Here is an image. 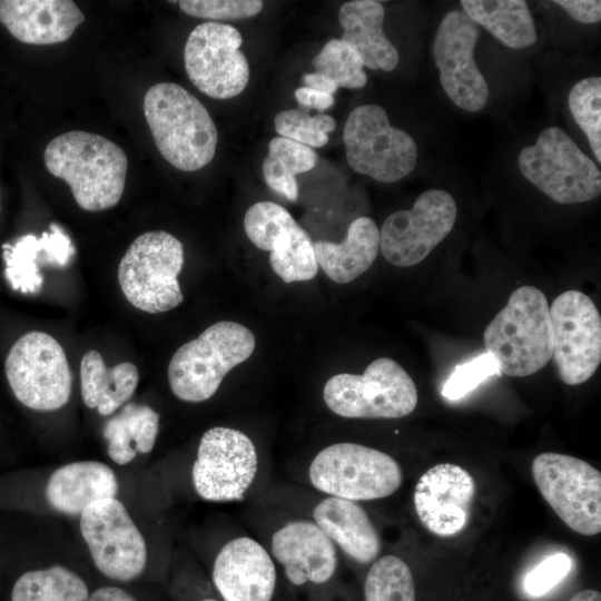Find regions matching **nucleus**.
<instances>
[{
  "instance_id": "a19ab883",
  "label": "nucleus",
  "mask_w": 601,
  "mask_h": 601,
  "mask_svg": "<svg viewBox=\"0 0 601 601\" xmlns=\"http://www.w3.org/2000/svg\"><path fill=\"white\" fill-rule=\"evenodd\" d=\"M568 14L581 23H597L601 20V2L599 0H555Z\"/></svg>"
},
{
  "instance_id": "de8ad7c7",
  "label": "nucleus",
  "mask_w": 601,
  "mask_h": 601,
  "mask_svg": "<svg viewBox=\"0 0 601 601\" xmlns=\"http://www.w3.org/2000/svg\"><path fill=\"white\" fill-rule=\"evenodd\" d=\"M0 210H1V198H0Z\"/></svg>"
},
{
  "instance_id": "f8f14e48",
  "label": "nucleus",
  "mask_w": 601,
  "mask_h": 601,
  "mask_svg": "<svg viewBox=\"0 0 601 601\" xmlns=\"http://www.w3.org/2000/svg\"><path fill=\"white\" fill-rule=\"evenodd\" d=\"M258 469V452L247 434L228 426H214L200 439L191 481L205 501L237 502L253 486Z\"/></svg>"
},
{
  "instance_id": "f03ea898",
  "label": "nucleus",
  "mask_w": 601,
  "mask_h": 601,
  "mask_svg": "<svg viewBox=\"0 0 601 601\" xmlns=\"http://www.w3.org/2000/svg\"><path fill=\"white\" fill-rule=\"evenodd\" d=\"M144 112L156 147L171 166L195 171L213 160L216 125L205 106L180 85L151 86L144 98Z\"/></svg>"
},
{
  "instance_id": "a211bd4d",
  "label": "nucleus",
  "mask_w": 601,
  "mask_h": 601,
  "mask_svg": "<svg viewBox=\"0 0 601 601\" xmlns=\"http://www.w3.org/2000/svg\"><path fill=\"white\" fill-rule=\"evenodd\" d=\"M474 494V479L465 469L440 463L418 479L413 495L414 509L426 530L441 538H451L467 525Z\"/></svg>"
},
{
  "instance_id": "7c9ffc66",
  "label": "nucleus",
  "mask_w": 601,
  "mask_h": 601,
  "mask_svg": "<svg viewBox=\"0 0 601 601\" xmlns=\"http://www.w3.org/2000/svg\"><path fill=\"white\" fill-rule=\"evenodd\" d=\"M85 581L62 565L21 574L11 590V601H88Z\"/></svg>"
},
{
  "instance_id": "4be33fe9",
  "label": "nucleus",
  "mask_w": 601,
  "mask_h": 601,
  "mask_svg": "<svg viewBox=\"0 0 601 601\" xmlns=\"http://www.w3.org/2000/svg\"><path fill=\"white\" fill-rule=\"evenodd\" d=\"M311 519L353 561L366 564L378 558L381 536L358 502L325 495L314 505Z\"/></svg>"
},
{
  "instance_id": "72a5a7b5",
  "label": "nucleus",
  "mask_w": 601,
  "mask_h": 601,
  "mask_svg": "<svg viewBox=\"0 0 601 601\" xmlns=\"http://www.w3.org/2000/svg\"><path fill=\"white\" fill-rule=\"evenodd\" d=\"M312 65L315 72L328 77L338 88L358 89L367 81L362 59L341 39L326 42Z\"/></svg>"
},
{
  "instance_id": "6ab92c4d",
  "label": "nucleus",
  "mask_w": 601,
  "mask_h": 601,
  "mask_svg": "<svg viewBox=\"0 0 601 601\" xmlns=\"http://www.w3.org/2000/svg\"><path fill=\"white\" fill-rule=\"evenodd\" d=\"M268 551L296 587L324 584L338 565L337 548L312 519H292L282 524L272 533Z\"/></svg>"
},
{
  "instance_id": "39448f33",
  "label": "nucleus",
  "mask_w": 601,
  "mask_h": 601,
  "mask_svg": "<svg viewBox=\"0 0 601 601\" xmlns=\"http://www.w3.org/2000/svg\"><path fill=\"white\" fill-rule=\"evenodd\" d=\"M307 476L311 485L324 495L354 502L387 497L403 481L394 457L353 442L333 443L318 451L308 465Z\"/></svg>"
},
{
  "instance_id": "bb28decb",
  "label": "nucleus",
  "mask_w": 601,
  "mask_h": 601,
  "mask_svg": "<svg viewBox=\"0 0 601 601\" xmlns=\"http://www.w3.org/2000/svg\"><path fill=\"white\" fill-rule=\"evenodd\" d=\"M139 381V373L130 362L107 367L99 352L88 351L80 363L81 397L85 405L100 415L112 414L128 401Z\"/></svg>"
},
{
  "instance_id": "58836bf2",
  "label": "nucleus",
  "mask_w": 601,
  "mask_h": 601,
  "mask_svg": "<svg viewBox=\"0 0 601 601\" xmlns=\"http://www.w3.org/2000/svg\"><path fill=\"white\" fill-rule=\"evenodd\" d=\"M178 3L186 14L209 20L250 18L264 6L260 0H181Z\"/></svg>"
},
{
  "instance_id": "4468645a",
  "label": "nucleus",
  "mask_w": 601,
  "mask_h": 601,
  "mask_svg": "<svg viewBox=\"0 0 601 601\" xmlns=\"http://www.w3.org/2000/svg\"><path fill=\"white\" fill-rule=\"evenodd\" d=\"M80 531L96 568L104 575L126 582L145 570L146 541L116 497L87 506L80 514Z\"/></svg>"
},
{
  "instance_id": "423d86ee",
  "label": "nucleus",
  "mask_w": 601,
  "mask_h": 601,
  "mask_svg": "<svg viewBox=\"0 0 601 601\" xmlns=\"http://www.w3.org/2000/svg\"><path fill=\"white\" fill-rule=\"evenodd\" d=\"M323 398L329 411L345 418H401L417 405V388L394 359L380 357L362 375L341 373L328 378Z\"/></svg>"
},
{
  "instance_id": "0eeeda50",
  "label": "nucleus",
  "mask_w": 601,
  "mask_h": 601,
  "mask_svg": "<svg viewBox=\"0 0 601 601\" xmlns=\"http://www.w3.org/2000/svg\"><path fill=\"white\" fill-rule=\"evenodd\" d=\"M181 242L165 230L138 236L118 266V282L128 302L136 308L158 314L184 300L178 275L184 266Z\"/></svg>"
},
{
  "instance_id": "c756f323",
  "label": "nucleus",
  "mask_w": 601,
  "mask_h": 601,
  "mask_svg": "<svg viewBox=\"0 0 601 601\" xmlns=\"http://www.w3.org/2000/svg\"><path fill=\"white\" fill-rule=\"evenodd\" d=\"M316 151L294 140L275 137L269 141L268 155L263 162V176L277 194L290 201L298 197L295 176L313 169L317 164Z\"/></svg>"
},
{
  "instance_id": "9b49d317",
  "label": "nucleus",
  "mask_w": 601,
  "mask_h": 601,
  "mask_svg": "<svg viewBox=\"0 0 601 601\" xmlns=\"http://www.w3.org/2000/svg\"><path fill=\"white\" fill-rule=\"evenodd\" d=\"M533 480L548 504L574 532L601 531V473L588 462L544 452L532 462Z\"/></svg>"
},
{
  "instance_id": "f704fd0d",
  "label": "nucleus",
  "mask_w": 601,
  "mask_h": 601,
  "mask_svg": "<svg viewBox=\"0 0 601 601\" xmlns=\"http://www.w3.org/2000/svg\"><path fill=\"white\" fill-rule=\"evenodd\" d=\"M569 108L585 134L598 164L601 162V78L588 77L578 81L569 93Z\"/></svg>"
},
{
  "instance_id": "473e14b6",
  "label": "nucleus",
  "mask_w": 601,
  "mask_h": 601,
  "mask_svg": "<svg viewBox=\"0 0 601 601\" xmlns=\"http://www.w3.org/2000/svg\"><path fill=\"white\" fill-rule=\"evenodd\" d=\"M365 601H416L412 571L401 558L387 554L373 561L364 582Z\"/></svg>"
},
{
  "instance_id": "1a4fd4ad",
  "label": "nucleus",
  "mask_w": 601,
  "mask_h": 601,
  "mask_svg": "<svg viewBox=\"0 0 601 601\" xmlns=\"http://www.w3.org/2000/svg\"><path fill=\"white\" fill-rule=\"evenodd\" d=\"M343 139L351 168L381 183L404 178L417 161L414 139L391 126L386 111L378 105H362L351 111Z\"/></svg>"
},
{
  "instance_id": "7ed1b4c3",
  "label": "nucleus",
  "mask_w": 601,
  "mask_h": 601,
  "mask_svg": "<svg viewBox=\"0 0 601 601\" xmlns=\"http://www.w3.org/2000/svg\"><path fill=\"white\" fill-rule=\"evenodd\" d=\"M483 339L503 374L524 377L543 368L553 353L550 306L543 292L533 286L516 288L486 326Z\"/></svg>"
},
{
  "instance_id": "20e7f679",
  "label": "nucleus",
  "mask_w": 601,
  "mask_h": 601,
  "mask_svg": "<svg viewBox=\"0 0 601 601\" xmlns=\"http://www.w3.org/2000/svg\"><path fill=\"white\" fill-rule=\"evenodd\" d=\"M255 344L254 334L242 324L220 321L208 326L173 355L168 365L171 392L184 402L209 400L225 375L253 354Z\"/></svg>"
},
{
  "instance_id": "c85d7f7f",
  "label": "nucleus",
  "mask_w": 601,
  "mask_h": 601,
  "mask_svg": "<svg viewBox=\"0 0 601 601\" xmlns=\"http://www.w3.org/2000/svg\"><path fill=\"white\" fill-rule=\"evenodd\" d=\"M464 12L505 46L520 49L533 45L536 31L523 0H462Z\"/></svg>"
},
{
  "instance_id": "b1692460",
  "label": "nucleus",
  "mask_w": 601,
  "mask_h": 601,
  "mask_svg": "<svg viewBox=\"0 0 601 601\" xmlns=\"http://www.w3.org/2000/svg\"><path fill=\"white\" fill-rule=\"evenodd\" d=\"M118 481L114 471L98 461H80L57 469L46 485V497L60 513L78 515L99 500L115 497Z\"/></svg>"
},
{
  "instance_id": "393cba45",
  "label": "nucleus",
  "mask_w": 601,
  "mask_h": 601,
  "mask_svg": "<svg viewBox=\"0 0 601 601\" xmlns=\"http://www.w3.org/2000/svg\"><path fill=\"white\" fill-rule=\"evenodd\" d=\"M338 21L341 40L348 45L370 69L393 70L398 52L383 31L384 8L374 0H353L342 4Z\"/></svg>"
},
{
  "instance_id": "37998d69",
  "label": "nucleus",
  "mask_w": 601,
  "mask_h": 601,
  "mask_svg": "<svg viewBox=\"0 0 601 601\" xmlns=\"http://www.w3.org/2000/svg\"><path fill=\"white\" fill-rule=\"evenodd\" d=\"M303 82L305 87L329 95L335 93L338 89L332 79L318 72L305 73L303 76Z\"/></svg>"
},
{
  "instance_id": "a878e982",
  "label": "nucleus",
  "mask_w": 601,
  "mask_h": 601,
  "mask_svg": "<svg viewBox=\"0 0 601 601\" xmlns=\"http://www.w3.org/2000/svg\"><path fill=\"white\" fill-rule=\"evenodd\" d=\"M318 265L333 282L346 284L374 263L380 250V229L370 217L354 219L342 243H314Z\"/></svg>"
},
{
  "instance_id": "412c9836",
  "label": "nucleus",
  "mask_w": 601,
  "mask_h": 601,
  "mask_svg": "<svg viewBox=\"0 0 601 601\" xmlns=\"http://www.w3.org/2000/svg\"><path fill=\"white\" fill-rule=\"evenodd\" d=\"M83 20V13L70 0H0V22L24 43L66 41Z\"/></svg>"
},
{
  "instance_id": "aec40b11",
  "label": "nucleus",
  "mask_w": 601,
  "mask_h": 601,
  "mask_svg": "<svg viewBox=\"0 0 601 601\" xmlns=\"http://www.w3.org/2000/svg\"><path fill=\"white\" fill-rule=\"evenodd\" d=\"M211 577L224 601H272L277 570L265 545L252 536L237 535L220 548Z\"/></svg>"
},
{
  "instance_id": "79ce46f5",
  "label": "nucleus",
  "mask_w": 601,
  "mask_h": 601,
  "mask_svg": "<svg viewBox=\"0 0 601 601\" xmlns=\"http://www.w3.org/2000/svg\"><path fill=\"white\" fill-rule=\"evenodd\" d=\"M294 95L300 106L318 111H324L334 104L333 95L321 92L305 86L296 89Z\"/></svg>"
},
{
  "instance_id": "f257e3e1",
  "label": "nucleus",
  "mask_w": 601,
  "mask_h": 601,
  "mask_svg": "<svg viewBox=\"0 0 601 601\" xmlns=\"http://www.w3.org/2000/svg\"><path fill=\"white\" fill-rule=\"evenodd\" d=\"M43 159L48 171L69 185L82 209L100 211L120 200L128 159L106 137L83 130L65 132L47 145Z\"/></svg>"
},
{
  "instance_id": "cd10ccee",
  "label": "nucleus",
  "mask_w": 601,
  "mask_h": 601,
  "mask_svg": "<svg viewBox=\"0 0 601 601\" xmlns=\"http://www.w3.org/2000/svg\"><path fill=\"white\" fill-rule=\"evenodd\" d=\"M159 414L148 405L129 403L109 418L102 430L107 453L117 464L125 465L137 452L149 453L156 443Z\"/></svg>"
},
{
  "instance_id": "f3484780",
  "label": "nucleus",
  "mask_w": 601,
  "mask_h": 601,
  "mask_svg": "<svg viewBox=\"0 0 601 601\" xmlns=\"http://www.w3.org/2000/svg\"><path fill=\"white\" fill-rule=\"evenodd\" d=\"M479 37L477 24L464 11L453 10L443 17L433 41L441 86L466 111L481 110L489 99L486 80L474 60Z\"/></svg>"
},
{
  "instance_id": "2f4dec72",
  "label": "nucleus",
  "mask_w": 601,
  "mask_h": 601,
  "mask_svg": "<svg viewBox=\"0 0 601 601\" xmlns=\"http://www.w3.org/2000/svg\"><path fill=\"white\" fill-rule=\"evenodd\" d=\"M269 264L285 283L309 280L316 276L318 263L314 243L297 223L275 239Z\"/></svg>"
},
{
  "instance_id": "c9c22d12",
  "label": "nucleus",
  "mask_w": 601,
  "mask_h": 601,
  "mask_svg": "<svg viewBox=\"0 0 601 601\" xmlns=\"http://www.w3.org/2000/svg\"><path fill=\"white\" fill-rule=\"evenodd\" d=\"M274 126L280 137L313 148L328 142V132L334 131L336 121L329 115L311 116L305 108H297L278 112Z\"/></svg>"
},
{
  "instance_id": "2eb2a0df",
  "label": "nucleus",
  "mask_w": 601,
  "mask_h": 601,
  "mask_svg": "<svg viewBox=\"0 0 601 601\" xmlns=\"http://www.w3.org/2000/svg\"><path fill=\"white\" fill-rule=\"evenodd\" d=\"M456 204L445 190L423 191L411 209L391 214L380 230V249L394 266L421 263L453 229Z\"/></svg>"
},
{
  "instance_id": "9d476101",
  "label": "nucleus",
  "mask_w": 601,
  "mask_h": 601,
  "mask_svg": "<svg viewBox=\"0 0 601 601\" xmlns=\"http://www.w3.org/2000/svg\"><path fill=\"white\" fill-rule=\"evenodd\" d=\"M4 370L12 393L26 407L50 412L69 402L71 371L51 335L35 331L21 336L10 348Z\"/></svg>"
},
{
  "instance_id": "a18cd8bd",
  "label": "nucleus",
  "mask_w": 601,
  "mask_h": 601,
  "mask_svg": "<svg viewBox=\"0 0 601 601\" xmlns=\"http://www.w3.org/2000/svg\"><path fill=\"white\" fill-rule=\"evenodd\" d=\"M569 601H601V593L597 590H582L574 594Z\"/></svg>"
},
{
  "instance_id": "ddd939ff",
  "label": "nucleus",
  "mask_w": 601,
  "mask_h": 601,
  "mask_svg": "<svg viewBox=\"0 0 601 601\" xmlns=\"http://www.w3.org/2000/svg\"><path fill=\"white\" fill-rule=\"evenodd\" d=\"M238 29L203 22L189 33L184 48L185 69L194 86L214 99H230L249 81V65L240 50Z\"/></svg>"
},
{
  "instance_id": "ea45409f",
  "label": "nucleus",
  "mask_w": 601,
  "mask_h": 601,
  "mask_svg": "<svg viewBox=\"0 0 601 601\" xmlns=\"http://www.w3.org/2000/svg\"><path fill=\"white\" fill-rule=\"evenodd\" d=\"M572 561L565 553H555L533 568L524 578V591L533 598H540L552 590L570 572Z\"/></svg>"
},
{
  "instance_id": "5701e85b",
  "label": "nucleus",
  "mask_w": 601,
  "mask_h": 601,
  "mask_svg": "<svg viewBox=\"0 0 601 601\" xmlns=\"http://www.w3.org/2000/svg\"><path fill=\"white\" fill-rule=\"evenodd\" d=\"M6 278L11 287L23 294H33L41 289L43 278L39 265L65 267L76 250L71 239L61 228L50 225V233H42L40 238L26 235L14 245L4 244Z\"/></svg>"
},
{
  "instance_id": "4c0bfd02",
  "label": "nucleus",
  "mask_w": 601,
  "mask_h": 601,
  "mask_svg": "<svg viewBox=\"0 0 601 601\" xmlns=\"http://www.w3.org/2000/svg\"><path fill=\"white\" fill-rule=\"evenodd\" d=\"M495 358L487 352L457 364L442 388L443 397L456 401L477 387L489 377L500 375Z\"/></svg>"
},
{
  "instance_id": "dca6fc26",
  "label": "nucleus",
  "mask_w": 601,
  "mask_h": 601,
  "mask_svg": "<svg viewBox=\"0 0 601 601\" xmlns=\"http://www.w3.org/2000/svg\"><path fill=\"white\" fill-rule=\"evenodd\" d=\"M553 353L561 380L568 385L587 382L601 362V316L584 293L570 289L550 307Z\"/></svg>"
},
{
  "instance_id": "6e6552de",
  "label": "nucleus",
  "mask_w": 601,
  "mask_h": 601,
  "mask_svg": "<svg viewBox=\"0 0 601 601\" xmlns=\"http://www.w3.org/2000/svg\"><path fill=\"white\" fill-rule=\"evenodd\" d=\"M521 174L559 204H580L601 194V173L568 134L559 127L544 128L532 146L518 156Z\"/></svg>"
},
{
  "instance_id": "49530a36",
  "label": "nucleus",
  "mask_w": 601,
  "mask_h": 601,
  "mask_svg": "<svg viewBox=\"0 0 601 601\" xmlns=\"http://www.w3.org/2000/svg\"><path fill=\"white\" fill-rule=\"evenodd\" d=\"M200 601H218V600L213 599V598H206V599H203V600H200Z\"/></svg>"
},
{
  "instance_id": "e433bc0d",
  "label": "nucleus",
  "mask_w": 601,
  "mask_h": 601,
  "mask_svg": "<svg viewBox=\"0 0 601 601\" xmlns=\"http://www.w3.org/2000/svg\"><path fill=\"white\" fill-rule=\"evenodd\" d=\"M296 224L283 206L273 201H258L250 206L244 218L248 239L259 249L270 252L275 239Z\"/></svg>"
},
{
  "instance_id": "c03bdc74",
  "label": "nucleus",
  "mask_w": 601,
  "mask_h": 601,
  "mask_svg": "<svg viewBox=\"0 0 601 601\" xmlns=\"http://www.w3.org/2000/svg\"><path fill=\"white\" fill-rule=\"evenodd\" d=\"M88 601H136V599L120 588L102 587L89 595Z\"/></svg>"
}]
</instances>
